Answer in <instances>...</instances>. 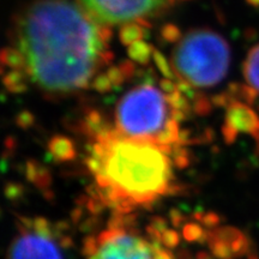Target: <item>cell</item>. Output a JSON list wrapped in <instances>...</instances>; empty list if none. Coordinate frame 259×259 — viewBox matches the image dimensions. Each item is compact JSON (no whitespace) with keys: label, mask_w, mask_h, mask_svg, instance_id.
Segmentation results:
<instances>
[{"label":"cell","mask_w":259,"mask_h":259,"mask_svg":"<svg viewBox=\"0 0 259 259\" xmlns=\"http://www.w3.org/2000/svg\"><path fill=\"white\" fill-rule=\"evenodd\" d=\"M244 74L251 89L259 93V44L248 53L244 65Z\"/></svg>","instance_id":"9"},{"label":"cell","mask_w":259,"mask_h":259,"mask_svg":"<svg viewBox=\"0 0 259 259\" xmlns=\"http://www.w3.org/2000/svg\"><path fill=\"white\" fill-rule=\"evenodd\" d=\"M226 125L228 135H236L239 132L255 135L259 131V118L248 107L235 105L229 108Z\"/></svg>","instance_id":"8"},{"label":"cell","mask_w":259,"mask_h":259,"mask_svg":"<svg viewBox=\"0 0 259 259\" xmlns=\"http://www.w3.org/2000/svg\"><path fill=\"white\" fill-rule=\"evenodd\" d=\"M84 259H176L161 242L125 225H114L87 242Z\"/></svg>","instance_id":"5"},{"label":"cell","mask_w":259,"mask_h":259,"mask_svg":"<svg viewBox=\"0 0 259 259\" xmlns=\"http://www.w3.org/2000/svg\"><path fill=\"white\" fill-rule=\"evenodd\" d=\"M65 248L63 236L50 221L28 220L10 245L9 259H65Z\"/></svg>","instance_id":"6"},{"label":"cell","mask_w":259,"mask_h":259,"mask_svg":"<svg viewBox=\"0 0 259 259\" xmlns=\"http://www.w3.org/2000/svg\"><path fill=\"white\" fill-rule=\"evenodd\" d=\"M85 11L102 24L132 23L153 14L166 0H79Z\"/></svg>","instance_id":"7"},{"label":"cell","mask_w":259,"mask_h":259,"mask_svg":"<svg viewBox=\"0 0 259 259\" xmlns=\"http://www.w3.org/2000/svg\"><path fill=\"white\" fill-rule=\"evenodd\" d=\"M130 54L134 58L135 60L141 61V63H144V61L148 60L149 54H150V48H149L147 45H144L143 42L137 41L135 42L134 45H131V48H130Z\"/></svg>","instance_id":"11"},{"label":"cell","mask_w":259,"mask_h":259,"mask_svg":"<svg viewBox=\"0 0 259 259\" xmlns=\"http://www.w3.org/2000/svg\"><path fill=\"white\" fill-rule=\"evenodd\" d=\"M142 34H143L142 28L135 25L134 23H128L126 25V28L122 29L120 36L122 38V42L127 45H134L135 42H137L142 37Z\"/></svg>","instance_id":"10"},{"label":"cell","mask_w":259,"mask_h":259,"mask_svg":"<svg viewBox=\"0 0 259 259\" xmlns=\"http://www.w3.org/2000/svg\"><path fill=\"white\" fill-rule=\"evenodd\" d=\"M229 59L228 44L210 30L189 32L173 54L176 70L184 79L199 88L221 82L228 71Z\"/></svg>","instance_id":"4"},{"label":"cell","mask_w":259,"mask_h":259,"mask_svg":"<svg viewBox=\"0 0 259 259\" xmlns=\"http://www.w3.org/2000/svg\"><path fill=\"white\" fill-rule=\"evenodd\" d=\"M174 108L156 87L139 85L118 103L116 130L128 137L153 142L171 151L180 141Z\"/></svg>","instance_id":"3"},{"label":"cell","mask_w":259,"mask_h":259,"mask_svg":"<svg viewBox=\"0 0 259 259\" xmlns=\"http://www.w3.org/2000/svg\"><path fill=\"white\" fill-rule=\"evenodd\" d=\"M170 151L144 139L108 131L97 135L87 167L101 202L115 211L145 208L173 189Z\"/></svg>","instance_id":"2"},{"label":"cell","mask_w":259,"mask_h":259,"mask_svg":"<svg viewBox=\"0 0 259 259\" xmlns=\"http://www.w3.org/2000/svg\"><path fill=\"white\" fill-rule=\"evenodd\" d=\"M18 46L32 80L51 93L85 87L105 56L97 22L66 0H41L22 16Z\"/></svg>","instance_id":"1"}]
</instances>
